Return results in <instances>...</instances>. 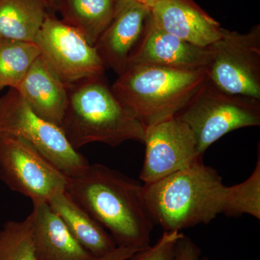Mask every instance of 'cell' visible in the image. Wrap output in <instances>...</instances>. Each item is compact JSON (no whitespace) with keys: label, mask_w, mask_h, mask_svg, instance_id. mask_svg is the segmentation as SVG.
I'll return each mask as SVG.
<instances>
[{"label":"cell","mask_w":260,"mask_h":260,"mask_svg":"<svg viewBox=\"0 0 260 260\" xmlns=\"http://www.w3.org/2000/svg\"><path fill=\"white\" fill-rule=\"evenodd\" d=\"M65 191L102 225L116 246L143 250L150 246L154 224L144 199V186L103 164H90L67 178Z\"/></svg>","instance_id":"6da1fadb"},{"label":"cell","mask_w":260,"mask_h":260,"mask_svg":"<svg viewBox=\"0 0 260 260\" xmlns=\"http://www.w3.org/2000/svg\"><path fill=\"white\" fill-rule=\"evenodd\" d=\"M143 186L148 213L164 232L208 224L220 214L238 217L237 185L225 186L203 160Z\"/></svg>","instance_id":"7a4b0ae2"},{"label":"cell","mask_w":260,"mask_h":260,"mask_svg":"<svg viewBox=\"0 0 260 260\" xmlns=\"http://www.w3.org/2000/svg\"><path fill=\"white\" fill-rule=\"evenodd\" d=\"M69 102L61 129L76 150L93 143L111 147L143 143L145 126L114 95L105 76L68 87Z\"/></svg>","instance_id":"3957f363"},{"label":"cell","mask_w":260,"mask_h":260,"mask_svg":"<svg viewBox=\"0 0 260 260\" xmlns=\"http://www.w3.org/2000/svg\"><path fill=\"white\" fill-rule=\"evenodd\" d=\"M208 79L205 69L134 66L118 75L111 88L147 128L176 117Z\"/></svg>","instance_id":"277c9868"},{"label":"cell","mask_w":260,"mask_h":260,"mask_svg":"<svg viewBox=\"0 0 260 260\" xmlns=\"http://www.w3.org/2000/svg\"><path fill=\"white\" fill-rule=\"evenodd\" d=\"M176 117L190 128L203 158L210 145L224 135L260 125V99L226 93L208 79Z\"/></svg>","instance_id":"5b68a950"},{"label":"cell","mask_w":260,"mask_h":260,"mask_svg":"<svg viewBox=\"0 0 260 260\" xmlns=\"http://www.w3.org/2000/svg\"><path fill=\"white\" fill-rule=\"evenodd\" d=\"M0 135L28 142L67 177L83 174L90 165L72 146L60 126L32 112L14 88L0 98Z\"/></svg>","instance_id":"8992f818"},{"label":"cell","mask_w":260,"mask_h":260,"mask_svg":"<svg viewBox=\"0 0 260 260\" xmlns=\"http://www.w3.org/2000/svg\"><path fill=\"white\" fill-rule=\"evenodd\" d=\"M208 47V80L226 93L260 99V25L246 32L222 28Z\"/></svg>","instance_id":"52a82bcc"},{"label":"cell","mask_w":260,"mask_h":260,"mask_svg":"<svg viewBox=\"0 0 260 260\" xmlns=\"http://www.w3.org/2000/svg\"><path fill=\"white\" fill-rule=\"evenodd\" d=\"M34 43L43 60L68 87L105 75L107 68L95 47L54 13H48Z\"/></svg>","instance_id":"ba28073f"},{"label":"cell","mask_w":260,"mask_h":260,"mask_svg":"<svg viewBox=\"0 0 260 260\" xmlns=\"http://www.w3.org/2000/svg\"><path fill=\"white\" fill-rule=\"evenodd\" d=\"M67 178L28 142L0 135V179L12 191L31 200L32 204L48 203L65 191Z\"/></svg>","instance_id":"9c48e42d"},{"label":"cell","mask_w":260,"mask_h":260,"mask_svg":"<svg viewBox=\"0 0 260 260\" xmlns=\"http://www.w3.org/2000/svg\"><path fill=\"white\" fill-rule=\"evenodd\" d=\"M144 161L140 174L150 184L192 165L199 160L192 132L177 117L145 128Z\"/></svg>","instance_id":"30bf717a"},{"label":"cell","mask_w":260,"mask_h":260,"mask_svg":"<svg viewBox=\"0 0 260 260\" xmlns=\"http://www.w3.org/2000/svg\"><path fill=\"white\" fill-rule=\"evenodd\" d=\"M151 16L150 8L134 3L116 5L115 15L95 43L106 68L124 73Z\"/></svg>","instance_id":"8fae6325"},{"label":"cell","mask_w":260,"mask_h":260,"mask_svg":"<svg viewBox=\"0 0 260 260\" xmlns=\"http://www.w3.org/2000/svg\"><path fill=\"white\" fill-rule=\"evenodd\" d=\"M209 47H197L164 31L150 16L143 37L130 58L126 69L134 66L158 67L178 70L205 69Z\"/></svg>","instance_id":"7c38bea8"},{"label":"cell","mask_w":260,"mask_h":260,"mask_svg":"<svg viewBox=\"0 0 260 260\" xmlns=\"http://www.w3.org/2000/svg\"><path fill=\"white\" fill-rule=\"evenodd\" d=\"M154 25L197 47H209L220 37L222 27L194 0H159L150 10Z\"/></svg>","instance_id":"4fadbf2b"},{"label":"cell","mask_w":260,"mask_h":260,"mask_svg":"<svg viewBox=\"0 0 260 260\" xmlns=\"http://www.w3.org/2000/svg\"><path fill=\"white\" fill-rule=\"evenodd\" d=\"M29 214L39 260H94L48 203L32 204Z\"/></svg>","instance_id":"5bb4252c"},{"label":"cell","mask_w":260,"mask_h":260,"mask_svg":"<svg viewBox=\"0 0 260 260\" xmlns=\"http://www.w3.org/2000/svg\"><path fill=\"white\" fill-rule=\"evenodd\" d=\"M15 90L32 112L60 126L69 102V89L40 56Z\"/></svg>","instance_id":"9a60e30c"},{"label":"cell","mask_w":260,"mask_h":260,"mask_svg":"<svg viewBox=\"0 0 260 260\" xmlns=\"http://www.w3.org/2000/svg\"><path fill=\"white\" fill-rule=\"evenodd\" d=\"M48 203L78 242L95 257L106 255L117 247L107 231L66 191L54 195Z\"/></svg>","instance_id":"2e32d148"},{"label":"cell","mask_w":260,"mask_h":260,"mask_svg":"<svg viewBox=\"0 0 260 260\" xmlns=\"http://www.w3.org/2000/svg\"><path fill=\"white\" fill-rule=\"evenodd\" d=\"M116 10V0H60L57 8L61 20L92 46L112 21Z\"/></svg>","instance_id":"e0dca14e"},{"label":"cell","mask_w":260,"mask_h":260,"mask_svg":"<svg viewBox=\"0 0 260 260\" xmlns=\"http://www.w3.org/2000/svg\"><path fill=\"white\" fill-rule=\"evenodd\" d=\"M49 13L39 0H0V39L34 42Z\"/></svg>","instance_id":"ac0fdd59"},{"label":"cell","mask_w":260,"mask_h":260,"mask_svg":"<svg viewBox=\"0 0 260 260\" xmlns=\"http://www.w3.org/2000/svg\"><path fill=\"white\" fill-rule=\"evenodd\" d=\"M39 56L34 42L0 39V90L17 88Z\"/></svg>","instance_id":"d6986e66"},{"label":"cell","mask_w":260,"mask_h":260,"mask_svg":"<svg viewBox=\"0 0 260 260\" xmlns=\"http://www.w3.org/2000/svg\"><path fill=\"white\" fill-rule=\"evenodd\" d=\"M0 260H39L30 215L20 221L4 224L0 230Z\"/></svg>","instance_id":"ffe728a7"},{"label":"cell","mask_w":260,"mask_h":260,"mask_svg":"<svg viewBox=\"0 0 260 260\" xmlns=\"http://www.w3.org/2000/svg\"><path fill=\"white\" fill-rule=\"evenodd\" d=\"M183 236L181 232H164L153 246L137 251L129 260H173L176 245Z\"/></svg>","instance_id":"44dd1931"},{"label":"cell","mask_w":260,"mask_h":260,"mask_svg":"<svg viewBox=\"0 0 260 260\" xmlns=\"http://www.w3.org/2000/svg\"><path fill=\"white\" fill-rule=\"evenodd\" d=\"M200 256L199 246L190 238L184 235L178 241L173 260H200Z\"/></svg>","instance_id":"7402d4cb"},{"label":"cell","mask_w":260,"mask_h":260,"mask_svg":"<svg viewBox=\"0 0 260 260\" xmlns=\"http://www.w3.org/2000/svg\"><path fill=\"white\" fill-rule=\"evenodd\" d=\"M137 251H138L131 248L117 246L109 254L95 258L94 260H129Z\"/></svg>","instance_id":"603a6c76"},{"label":"cell","mask_w":260,"mask_h":260,"mask_svg":"<svg viewBox=\"0 0 260 260\" xmlns=\"http://www.w3.org/2000/svg\"><path fill=\"white\" fill-rule=\"evenodd\" d=\"M158 1L159 0H116V5L126 3H134L147 7V8H150V10Z\"/></svg>","instance_id":"cb8c5ba5"},{"label":"cell","mask_w":260,"mask_h":260,"mask_svg":"<svg viewBox=\"0 0 260 260\" xmlns=\"http://www.w3.org/2000/svg\"><path fill=\"white\" fill-rule=\"evenodd\" d=\"M39 1L42 3L50 13H54L57 12L60 0H39Z\"/></svg>","instance_id":"d4e9b609"},{"label":"cell","mask_w":260,"mask_h":260,"mask_svg":"<svg viewBox=\"0 0 260 260\" xmlns=\"http://www.w3.org/2000/svg\"><path fill=\"white\" fill-rule=\"evenodd\" d=\"M200 260H211V259H210L208 257H206V256H204V257H203L202 258H200Z\"/></svg>","instance_id":"484cf974"}]
</instances>
